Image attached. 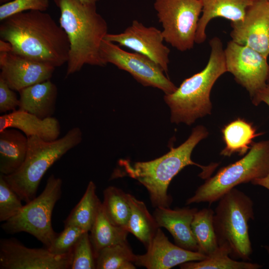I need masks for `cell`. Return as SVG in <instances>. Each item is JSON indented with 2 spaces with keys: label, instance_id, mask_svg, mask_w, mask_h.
Masks as SVG:
<instances>
[{
  "label": "cell",
  "instance_id": "obj_1",
  "mask_svg": "<svg viewBox=\"0 0 269 269\" xmlns=\"http://www.w3.org/2000/svg\"><path fill=\"white\" fill-rule=\"evenodd\" d=\"M0 39L9 42L12 52L54 67L67 63L68 36L48 13L30 10L1 21Z\"/></svg>",
  "mask_w": 269,
  "mask_h": 269
},
{
  "label": "cell",
  "instance_id": "obj_2",
  "mask_svg": "<svg viewBox=\"0 0 269 269\" xmlns=\"http://www.w3.org/2000/svg\"><path fill=\"white\" fill-rule=\"evenodd\" d=\"M208 134L205 127L197 126L193 129L186 141L176 147H171L167 153L158 158L137 162L121 159L111 179L129 176L135 179L147 190L153 207H169L172 199L167 193L169 185L183 168L188 165H196L202 170L199 176L207 179L218 165L215 163L204 166L191 159L193 150Z\"/></svg>",
  "mask_w": 269,
  "mask_h": 269
},
{
  "label": "cell",
  "instance_id": "obj_3",
  "mask_svg": "<svg viewBox=\"0 0 269 269\" xmlns=\"http://www.w3.org/2000/svg\"><path fill=\"white\" fill-rule=\"evenodd\" d=\"M59 8V23L70 45L66 77L79 71L85 65L105 66L100 53L108 25L96 10V4L79 0H53Z\"/></svg>",
  "mask_w": 269,
  "mask_h": 269
},
{
  "label": "cell",
  "instance_id": "obj_4",
  "mask_svg": "<svg viewBox=\"0 0 269 269\" xmlns=\"http://www.w3.org/2000/svg\"><path fill=\"white\" fill-rule=\"evenodd\" d=\"M210 54L207 64L199 72L185 79L164 100L170 110V121L193 124L198 119L211 113L210 93L217 80L227 71L224 49L220 39L209 41Z\"/></svg>",
  "mask_w": 269,
  "mask_h": 269
},
{
  "label": "cell",
  "instance_id": "obj_5",
  "mask_svg": "<svg viewBox=\"0 0 269 269\" xmlns=\"http://www.w3.org/2000/svg\"><path fill=\"white\" fill-rule=\"evenodd\" d=\"M82 139V132L77 127L53 141H46L36 136L28 137L27 152L23 164L13 173L3 175L21 200L27 203L36 197L40 182L48 169L79 145Z\"/></svg>",
  "mask_w": 269,
  "mask_h": 269
},
{
  "label": "cell",
  "instance_id": "obj_6",
  "mask_svg": "<svg viewBox=\"0 0 269 269\" xmlns=\"http://www.w3.org/2000/svg\"><path fill=\"white\" fill-rule=\"evenodd\" d=\"M218 201L213 217L218 246L229 249L232 259L250 260L253 250L248 222L254 219L252 200L234 188Z\"/></svg>",
  "mask_w": 269,
  "mask_h": 269
},
{
  "label": "cell",
  "instance_id": "obj_7",
  "mask_svg": "<svg viewBox=\"0 0 269 269\" xmlns=\"http://www.w3.org/2000/svg\"><path fill=\"white\" fill-rule=\"evenodd\" d=\"M269 172V139L254 143L241 159L223 167L207 178L187 199L186 204L218 201L225 194L242 183L266 176Z\"/></svg>",
  "mask_w": 269,
  "mask_h": 269
},
{
  "label": "cell",
  "instance_id": "obj_8",
  "mask_svg": "<svg viewBox=\"0 0 269 269\" xmlns=\"http://www.w3.org/2000/svg\"><path fill=\"white\" fill-rule=\"evenodd\" d=\"M62 179L53 174L48 178L42 193L23 205L19 212L4 222L1 229L6 233H28L48 248L56 237L51 217L62 194Z\"/></svg>",
  "mask_w": 269,
  "mask_h": 269
},
{
  "label": "cell",
  "instance_id": "obj_9",
  "mask_svg": "<svg viewBox=\"0 0 269 269\" xmlns=\"http://www.w3.org/2000/svg\"><path fill=\"white\" fill-rule=\"evenodd\" d=\"M154 7L164 41L180 51L192 48L202 12L200 0H155Z\"/></svg>",
  "mask_w": 269,
  "mask_h": 269
},
{
  "label": "cell",
  "instance_id": "obj_10",
  "mask_svg": "<svg viewBox=\"0 0 269 269\" xmlns=\"http://www.w3.org/2000/svg\"><path fill=\"white\" fill-rule=\"evenodd\" d=\"M100 53L106 65L110 63L128 72L143 86L159 89L165 95L172 93L177 88L157 64L143 54L125 51L105 39L101 42Z\"/></svg>",
  "mask_w": 269,
  "mask_h": 269
},
{
  "label": "cell",
  "instance_id": "obj_11",
  "mask_svg": "<svg viewBox=\"0 0 269 269\" xmlns=\"http://www.w3.org/2000/svg\"><path fill=\"white\" fill-rule=\"evenodd\" d=\"M227 71L249 92L252 100L268 85L267 58L253 49L230 41L224 49Z\"/></svg>",
  "mask_w": 269,
  "mask_h": 269
},
{
  "label": "cell",
  "instance_id": "obj_12",
  "mask_svg": "<svg viewBox=\"0 0 269 269\" xmlns=\"http://www.w3.org/2000/svg\"><path fill=\"white\" fill-rule=\"evenodd\" d=\"M72 252L57 255L47 248H29L15 238H2L0 240V269H68Z\"/></svg>",
  "mask_w": 269,
  "mask_h": 269
},
{
  "label": "cell",
  "instance_id": "obj_13",
  "mask_svg": "<svg viewBox=\"0 0 269 269\" xmlns=\"http://www.w3.org/2000/svg\"><path fill=\"white\" fill-rule=\"evenodd\" d=\"M104 39L147 56L157 64L164 73H167L170 51L163 44L162 31L156 27L145 26L134 20L123 32L107 33Z\"/></svg>",
  "mask_w": 269,
  "mask_h": 269
},
{
  "label": "cell",
  "instance_id": "obj_14",
  "mask_svg": "<svg viewBox=\"0 0 269 269\" xmlns=\"http://www.w3.org/2000/svg\"><path fill=\"white\" fill-rule=\"evenodd\" d=\"M232 40L269 55V1L255 0L242 20L231 22Z\"/></svg>",
  "mask_w": 269,
  "mask_h": 269
},
{
  "label": "cell",
  "instance_id": "obj_15",
  "mask_svg": "<svg viewBox=\"0 0 269 269\" xmlns=\"http://www.w3.org/2000/svg\"><path fill=\"white\" fill-rule=\"evenodd\" d=\"M0 77L18 92L31 85L49 80L55 67L13 52H0Z\"/></svg>",
  "mask_w": 269,
  "mask_h": 269
},
{
  "label": "cell",
  "instance_id": "obj_16",
  "mask_svg": "<svg viewBox=\"0 0 269 269\" xmlns=\"http://www.w3.org/2000/svg\"><path fill=\"white\" fill-rule=\"evenodd\" d=\"M146 249L145 254L136 255L135 266L148 269H170L188 262L207 258L198 252L189 251L173 244L160 228Z\"/></svg>",
  "mask_w": 269,
  "mask_h": 269
},
{
  "label": "cell",
  "instance_id": "obj_17",
  "mask_svg": "<svg viewBox=\"0 0 269 269\" xmlns=\"http://www.w3.org/2000/svg\"><path fill=\"white\" fill-rule=\"evenodd\" d=\"M198 209L189 207H156L153 216L159 228L167 229L174 239L175 244L184 249L198 252L199 248L193 235L191 224Z\"/></svg>",
  "mask_w": 269,
  "mask_h": 269
},
{
  "label": "cell",
  "instance_id": "obj_18",
  "mask_svg": "<svg viewBox=\"0 0 269 269\" xmlns=\"http://www.w3.org/2000/svg\"><path fill=\"white\" fill-rule=\"evenodd\" d=\"M7 128L16 129L27 137L36 136L46 141L57 139L60 134V124L56 118L41 119L19 109L0 117V132Z\"/></svg>",
  "mask_w": 269,
  "mask_h": 269
},
{
  "label": "cell",
  "instance_id": "obj_19",
  "mask_svg": "<svg viewBox=\"0 0 269 269\" xmlns=\"http://www.w3.org/2000/svg\"><path fill=\"white\" fill-rule=\"evenodd\" d=\"M202 5L195 36V43H201L206 38V29L211 20L222 17L235 22L242 20L254 0H200Z\"/></svg>",
  "mask_w": 269,
  "mask_h": 269
},
{
  "label": "cell",
  "instance_id": "obj_20",
  "mask_svg": "<svg viewBox=\"0 0 269 269\" xmlns=\"http://www.w3.org/2000/svg\"><path fill=\"white\" fill-rule=\"evenodd\" d=\"M18 109L41 119L52 117L58 95L56 85L50 79L20 90Z\"/></svg>",
  "mask_w": 269,
  "mask_h": 269
},
{
  "label": "cell",
  "instance_id": "obj_21",
  "mask_svg": "<svg viewBox=\"0 0 269 269\" xmlns=\"http://www.w3.org/2000/svg\"><path fill=\"white\" fill-rule=\"evenodd\" d=\"M28 137L20 131L7 128L0 132V172L8 175L23 164L27 152Z\"/></svg>",
  "mask_w": 269,
  "mask_h": 269
},
{
  "label": "cell",
  "instance_id": "obj_22",
  "mask_svg": "<svg viewBox=\"0 0 269 269\" xmlns=\"http://www.w3.org/2000/svg\"><path fill=\"white\" fill-rule=\"evenodd\" d=\"M222 133L225 146L220 154L225 156H230L234 153L240 155L246 154L253 144V139L262 134L256 133L252 123L241 118L224 126Z\"/></svg>",
  "mask_w": 269,
  "mask_h": 269
},
{
  "label": "cell",
  "instance_id": "obj_23",
  "mask_svg": "<svg viewBox=\"0 0 269 269\" xmlns=\"http://www.w3.org/2000/svg\"><path fill=\"white\" fill-rule=\"evenodd\" d=\"M131 214L126 227L146 248L159 228L143 202L127 193Z\"/></svg>",
  "mask_w": 269,
  "mask_h": 269
},
{
  "label": "cell",
  "instance_id": "obj_24",
  "mask_svg": "<svg viewBox=\"0 0 269 269\" xmlns=\"http://www.w3.org/2000/svg\"><path fill=\"white\" fill-rule=\"evenodd\" d=\"M90 232L95 258L103 248L127 242L129 233L126 229L113 224L108 220L103 210L102 203Z\"/></svg>",
  "mask_w": 269,
  "mask_h": 269
},
{
  "label": "cell",
  "instance_id": "obj_25",
  "mask_svg": "<svg viewBox=\"0 0 269 269\" xmlns=\"http://www.w3.org/2000/svg\"><path fill=\"white\" fill-rule=\"evenodd\" d=\"M96 189L94 182L90 181L83 197L64 221V226H75L90 232L102 203L96 195Z\"/></svg>",
  "mask_w": 269,
  "mask_h": 269
},
{
  "label": "cell",
  "instance_id": "obj_26",
  "mask_svg": "<svg viewBox=\"0 0 269 269\" xmlns=\"http://www.w3.org/2000/svg\"><path fill=\"white\" fill-rule=\"evenodd\" d=\"M214 215V211L209 208L198 210L191 224L199 252L207 257L213 255L219 248L213 225Z\"/></svg>",
  "mask_w": 269,
  "mask_h": 269
},
{
  "label": "cell",
  "instance_id": "obj_27",
  "mask_svg": "<svg viewBox=\"0 0 269 269\" xmlns=\"http://www.w3.org/2000/svg\"><path fill=\"white\" fill-rule=\"evenodd\" d=\"M103 195L102 207L105 215L113 224L126 229L131 214L127 193L115 186H109Z\"/></svg>",
  "mask_w": 269,
  "mask_h": 269
},
{
  "label": "cell",
  "instance_id": "obj_28",
  "mask_svg": "<svg viewBox=\"0 0 269 269\" xmlns=\"http://www.w3.org/2000/svg\"><path fill=\"white\" fill-rule=\"evenodd\" d=\"M135 256L128 242L108 246L96 257V269H134Z\"/></svg>",
  "mask_w": 269,
  "mask_h": 269
},
{
  "label": "cell",
  "instance_id": "obj_29",
  "mask_svg": "<svg viewBox=\"0 0 269 269\" xmlns=\"http://www.w3.org/2000/svg\"><path fill=\"white\" fill-rule=\"evenodd\" d=\"M230 251L219 246L212 256L198 261L188 262L179 265L182 269H259L262 266L247 261H238L230 256Z\"/></svg>",
  "mask_w": 269,
  "mask_h": 269
},
{
  "label": "cell",
  "instance_id": "obj_30",
  "mask_svg": "<svg viewBox=\"0 0 269 269\" xmlns=\"http://www.w3.org/2000/svg\"><path fill=\"white\" fill-rule=\"evenodd\" d=\"M21 199L0 174V221L5 222L17 214L23 205Z\"/></svg>",
  "mask_w": 269,
  "mask_h": 269
},
{
  "label": "cell",
  "instance_id": "obj_31",
  "mask_svg": "<svg viewBox=\"0 0 269 269\" xmlns=\"http://www.w3.org/2000/svg\"><path fill=\"white\" fill-rule=\"evenodd\" d=\"M96 258L88 232L83 234L75 245L70 269H95Z\"/></svg>",
  "mask_w": 269,
  "mask_h": 269
},
{
  "label": "cell",
  "instance_id": "obj_32",
  "mask_svg": "<svg viewBox=\"0 0 269 269\" xmlns=\"http://www.w3.org/2000/svg\"><path fill=\"white\" fill-rule=\"evenodd\" d=\"M84 231L75 226H64V230L57 234L47 249L52 254L63 255L72 252Z\"/></svg>",
  "mask_w": 269,
  "mask_h": 269
},
{
  "label": "cell",
  "instance_id": "obj_33",
  "mask_svg": "<svg viewBox=\"0 0 269 269\" xmlns=\"http://www.w3.org/2000/svg\"><path fill=\"white\" fill-rule=\"evenodd\" d=\"M49 0H12L0 6V21L13 14L30 11H46Z\"/></svg>",
  "mask_w": 269,
  "mask_h": 269
},
{
  "label": "cell",
  "instance_id": "obj_34",
  "mask_svg": "<svg viewBox=\"0 0 269 269\" xmlns=\"http://www.w3.org/2000/svg\"><path fill=\"white\" fill-rule=\"evenodd\" d=\"M13 90L0 77V112L14 111L19 108L20 101Z\"/></svg>",
  "mask_w": 269,
  "mask_h": 269
},
{
  "label": "cell",
  "instance_id": "obj_35",
  "mask_svg": "<svg viewBox=\"0 0 269 269\" xmlns=\"http://www.w3.org/2000/svg\"><path fill=\"white\" fill-rule=\"evenodd\" d=\"M252 101L256 106L264 102L269 107V85L268 84L266 87L259 92Z\"/></svg>",
  "mask_w": 269,
  "mask_h": 269
},
{
  "label": "cell",
  "instance_id": "obj_36",
  "mask_svg": "<svg viewBox=\"0 0 269 269\" xmlns=\"http://www.w3.org/2000/svg\"><path fill=\"white\" fill-rule=\"evenodd\" d=\"M251 183L255 185L262 186L269 190V172L265 177L256 179L253 180Z\"/></svg>",
  "mask_w": 269,
  "mask_h": 269
},
{
  "label": "cell",
  "instance_id": "obj_37",
  "mask_svg": "<svg viewBox=\"0 0 269 269\" xmlns=\"http://www.w3.org/2000/svg\"><path fill=\"white\" fill-rule=\"evenodd\" d=\"M12 52V47L11 44L6 41L0 40V52L8 53Z\"/></svg>",
  "mask_w": 269,
  "mask_h": 269
},
{
  "label": "cell",
  "instance_id": "obj_38",
  "mask_svg": "<svg viewBox=\"0 0 269 269\" xmlns=\"http://www.w3.org/2000/svg\"><path fill=\"white\" fill-rule=\"evenodd\" d=\"M81 2L85 4H96L98 0H79Z\"/></svg>",
  "mask_w": 269,
  "mask_h": 269
},
{
  "label": "cell",
  "instance_id": "obj_39",
  "mask_svg": "<svg viewBox=\"0 0 269 269\" xmlns=\"http://www.w3.org/2000/svg\"><path fill=\"white\" fill-rule=\"evenodd\" d=\"M11 0H0V3L1 4H3L4 3L9 2V1H11Z\"/></svg>",
  "mask_w": 269,
  "mask_h": 269
},
{
  "label": "cell",
  "instance_id": "obj_40",
  "mask_svg": "<svg viewBox=\"0 0 269 269\" xmlns=\"http://www.w3.org/2000/svg\"><path fill=\"white\" fill-rule=\"evenodd\" d=\"M264 247L266 250L268 255H269V246H265Z\"/></svg>",
  "mask_w": 269,
  "mask_h": 269
},
{
  "label": "cell",
  "instance_id": "obj_41",
  "mask_svg": "<svg viewBox=\"0 0 269 269\" xmlns=\"http://www.w3.org/2000/svg\"><path fill=\"white\" fill-rule=\"evenodd\" d=\"M268 82V84L269 85V75H268V82Z\"/></svg>",
  "mask_w": 269,
  "mask_h": 269
},
{
  "label": "cell",
  "instance_id": "obj_42",
  "mask_svg": "<svg viewBox=\"0 0 269 269\" xmlns=\"http://www.w3.org/2000/svg\"><path fill=\"white\" fill-rule=\"evenodd\" d=\"M254 0L255 1V0ZM268 0V1H269V0Z\"/></svg>",
  "mask_w": 269,
  "mask_h": 269
}]
</instances>
